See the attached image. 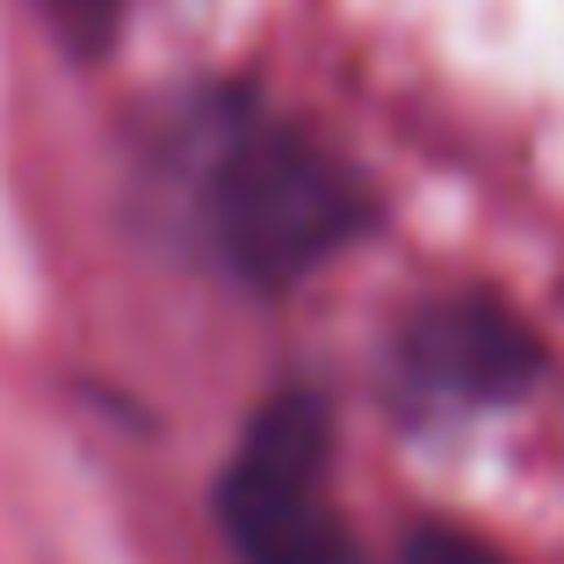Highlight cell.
Here are the masks:
<instances>
[{
  "label": "cell",
  "mask_w": 564,
  "mask_h": 564,
  "mask_svg": "<svg viewBox=\"0 0 564 564\" xmlns=\"http://www.w3.org/2000/svg\"><path fill=\"white\" fill-rule=\"evenodd\" d=\"M188 225L239 290L290 297L383 225V196L340 145L253 87H203L174 123Z\"/></svg>",
  "instance_id": "obj_1"
},
{
  "label": "cell",
  "mask_w": 564,
  "mask_h": 564,
  "mask_svg": "<svg viewBox=\"0 0 564 564\" xmlns=\"http://www.w3.org/2000/svg\"><path fill=\"white\" fill-rule=\"evenodd\" d=\"M210 507L239 564H369L333 507V405L312 383H282L247 413Z\"/></svg>",
  "instance_id": "obj_2"
},
{
  "label": "cell",
  "mask_w": 564,
  "mask_h": 564,
  "mask_svg": "<svg viewBox=\"0 0 564 564\" xmlns=\"http://www.w3.org/2000/svg\"><path fill=\"white\" fill-rule=\"evenodd\" d=\"M391 383L420 413H514L550 383V348L499 290L470 282L405 312L391 340Z\"/></svg>",
  "instance_id": "obj_3"
},
{
  "label": "cell",
  "mask_w": 564,
  "mask_h": 564,
  "mask_svg": "<svg viewBox=\"0 0 564 564\" xmlns=\"http://www.w3.org/2000/svg\"><path fill=\"white\" fill-rule=\"evenodd\" d=\"M44 15H51V30H58V44H66L80 66H95V58L117 51L131 0H44Z\"/></svg>",
  "instance_id": "obj_4"
},
{
  "label": "cell",
  "mask_w": 564,
  "mask_h": 564,
  "mask_svg": "<svg viewBox=\"0 0 564 564\" xmlns=\"http://www.w3.org/2000/svg\"><path fill=\"white\" fill-rule=\"evenodd\" d=\"M399 564H521V557L499 550L492 535L464 529V521H413L399 543Z\"/></svg>",
  "instance_id": "obj_5"
}]
</instances>
